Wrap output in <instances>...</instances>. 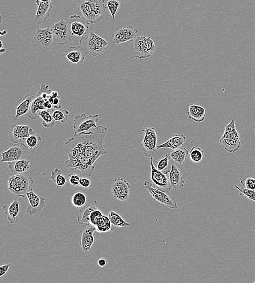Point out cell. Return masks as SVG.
<instances>
[{
	"label": "cell",
	"instance_id": "cell-6",
	"mask_svg": "<svg viewBox=\"0 0 255 283\" xmlns=\"http://www.w3.org/2000/svg\"><path fill=\"white\" fill-rule=\"evenodd\" d=\"M220 143L226 151L230 153L237 151L241 145L240 138L236 128L235 121L232 119L226 126Z\"/></svg>",
	"mask_w": 255,
	"mask_h": 283
},
{
	"label": "cell",
	"instance_id": "cell-50",
	"mask_svg": "<svg viewBox=\"0 0 255 283\" xmlns=\"http://www.w3.org/2000/svg\"><path fill=\"white\" fill-rule=\"evenodd\" d=\"M6 49H1V50H0V53H1V54H3L4 53H5L6 52Z\"/></svg>",
	"mask_w": 255,
	"mask_h": 283
},
{
	"label": "cell",
	"instance_id": "cell-39",
	"mask_svg": "<svg viewBox=\"0 0 255 283\" xmlns=\"http://www.w3.org/2000/svg\"><path fill=\"white\" fill-rule=\"evenodd\" d=\"M41 140V137L39 134L33 132L31 135L26 139L25 142L29 149L32 150L37 146L38 142Z\"/></svg>",
	"mask_w": 255,
	"mask_h": 283
},
{
	"label": "cell",
	"instance_id": "cell-20",
	"mask_svg": "<svg viewBox=\"0 0 255 283\" xmlns=\"http://www.w3.org/2000/svg\"><path fill=\"white\" fill-rule=\"evenodd\" d=\"M33 132V129L29 126L14 125L11 128L9 136L12 143L17 144L20 140L27 139Z\"/></svg>",
	"mask_w": 255,
	"mask_h": 283
},
{
	"label": "cell",
	"instance_id": "cell-14",
	"mask_svg": "<svg viewBox=\"0 0 255 283\" xmlns=\"http://www.w3.org/2000/svg\"><path fill=\"white\" fill-rule=\"evenodd\" d=\"M30 150L24 143L12 147L2 152V163H11L25 159L30 153Z\"/></svg>",
	"mask_w": 255,
	"mask_h": 283
},
{
	"label": "cell",
	"instance_id": "cell-16",
	"mask_svg": "<svg viewBox=\"0 0 255 283\" xmlns=\"http://www.w3.org/2000/svg\"><path fill=\"white\" fill-rule=\"evenodd\" d=\"M68 22L72 36L82 37L88 33L91 23L84 17L74 14L70 17Z\"/></svg>",
	"mask_w": 255,
	"mask_h": 283
},
{
	"label": "cell",
	"instance_id": "cell-7",
	"mask_svg": "<svg viewBox=\"0 0 255 283\" xmlns=\"http://www.w3.org/2000/svg\"><path fill=\"white\" fill-rule=\"evenodd\" d=\"M34 183L32 178L16 174L9 178L8 188L11 193L24 198L26 193L32 189Z\"/></svg>",
	"mask_w": 255,
	"mask_h": 283
},
{
	"label": "cell",
	"instance_id": "cell-48",
	"mask_svg": "<svg viewBox=\"0 0 255 283\" xmlns=\"http://www.w3.org/2000/svg\"><path fill=\"white\" fill-rule=\"evenodd\" d=\"M60 101V99L59 98V97L55 98L53 101V105L54 106V105H57L59 104Z\"/></svg>",
	"mask_w": 255,
	"mask_h": 283
},
{
	"label": "cell",
	"instance_id": "cell-12",
	"mask_svg": "<svg viewBox=\"0 0 255 283\" xmlns=\"http://www.w3.org/2000/svg\"><path fill=\"white\" fill-rule=\"evenodd\" d=\"M51 29L56 45L64 46L70 42L72 35L68 21L62 19L51 26Z\"/></svg>",
	"mask_w": 255,
	"mask_h": 283
},
{
	"label": "cell",
	"instance_id": "cell-18",
	"mask_svg": "<svg viewBox=\"0 0 255 283\" xmlns=\"http://www.w3.org/2000/svg\"><path fill=\"white\" fill-rule=\"evenodd\" d=\"M138 30H135L133 25L118 28L112 34L114 45H120L128 42L134 41L137 37Z\"/></svg>",
	"mask_w": 255,
	"mask_h": 283
},
{
	"label": "cell",
	"instance_id": "cell-41",
	"mask_svg": "<svg viewBox=\"0 0 255 283\" xmlns=\"http://www.w3.org/2000/svg\"><path fill=\"white\" fill-rule=\"evenodd\" d=\"M235 187L240 192V195H244L245 197L250 200L255 201V191L246 189L244 187H240L236 185Z\"/></svg>",
	"mask_w": 255,
	"mask_h": 283
},
{
	"label": "cell",
	"instance_id": "cell-22",
	"mask_svg": "<svg viewBox=\"0 0 255 283\" xmlns=\"http://www.w3.org/2000/svg\"><path fill=\"white\" fill-rule=\"evenodd\" d=\"M99 209L98 203L96 200H93L86 203V205L80 210L77 217V221L79 224H91L90 217L94 210Z\"/></svg>",
	"mask_w": 255,
	"mask_h": 283
},
{
	"label": "cell",
	"instance_id": "cell-45",
	"mask_svg": "<svg viewBox=\"0 0 255 283\" xmlns=\"http://www.w3.org/2000/svg\"><path fill=\"white\" fill-rule=\"evenodd\" d=\"M92 184V181L87 178H81L79 180V185L84 188H89Z\"/></svg>",
	"mask_w": 255,
	"mask_h": 283
},
{
	"label": "cell",
	"instance_id": "cell-35",
	"mask_svg": "<svg viewBox=\"0 0 255 283\" xmlns=\"http://www.w3.org/2000/svg\"><path fill=\"white\" fill-rule=\"evenodd\" d=\"M121 0H103V2L109 12L113 20H115L116 14L117 13L120 6Z\"/></svg>",
	"mask_w": 255,
	"mask_h": 283
},
{
	"label": "cell",
	"instance_id": "cell-38",
	"mask_svg": "<svg viewBox=\"0 0 255 283\" xmlns=\"http://www.w3.org/2000/svg\"><path fill=\"white\" fill-rule=\"evenodd\" d=\"M204 151L200 147H193L189 152V158L194 163H199L203 159Z\"/></svg>",
	"mask_w": 255,
	"mask_h": 283
},
{
	"label": "cell",
	"instance_id": "cell-29",
	"mask_svg": "<svg viewBox=\"0 0 255 283\" xmlns=\"http://www.w3.org/2000/svg\"><path fill=\"white\" fill-rule=\"evenodd\" d=\"M8 168L10 171L14 174L26 173L32 169L30 161L25 159L20 160L8 163Z\"/></svg>",
	"mask_w": 255,
	"mask_h": 283
},
{
	"label": "cell",
	"instance_id": "cell-53",
	"mask_svg": "<svg viewBox=\"0 0 255 283\" xmlns=\"http://www.w3.org/2000/svg\"><path fill=\"white\" fill-rule=\"evenodd\" d=\"M253 282L255 283V281H254Z\"/></svg>",
	"mask_w": 255,
	"mask_h": 283
},
{
	"label": "cell",
	"instance_id": "cell-11",
	"mask_svg": "<svg viewBox=\"0 0 255 283\" xmlns=\"http://www.w3.org/2000/svg\"><path fill=\"white\" fill-rule=\"evenodd\" d=\"M99 120L98 114L87 116L85 113H82L76 115L73 125V128L75 129V134H79L89 132L92 128L98 129L99 126H97V123Z\"/></svg>",
	"mask_w": 255,
	"mask_h": 283
},
{
	"label": "cell",
	"instance_id": "cell-23",
	"mask_svg": "<svg viewBox=\"0 0 255 283\" xmlns=\"http://www.w3.org/2000/svg\"><path fill=\"white\" fill-rule=\"evenodd\" d=\"M85 55L81 47H71L65 50L63 56L72 63L82 64L85 60Z\"/></svg>",
	"mask_w": 255,
	"mask_h": 283
},
{
	"label": "cell",
	"instance_id": "cell-43",
	"mask_svg": "<svg viewBox=\"0 0 255 283\" xmlns=\"http://www.w3.org/2000/svg\"><path fill=\"white\" fill-rule=\"evenodd\" d=\"M103 215V213L100 211L99 209L94 210V211L92 213L90 217L91 224L95 226V225H96L98 220Z\"/></svg>",
	"mask_w": 255,
	"mask_h": 283
},
{
	"label": "cell",
	"instance_id": "cell-30",
	"mask_svg": "<svg viewBox=\"0 0 255 283\" xmlns=\"http://www.w3.org/2000/svg\"><path fill=\"white\" fill-rule=\"evenodd\" d=\"M49 111L52 113L56 122L65 123L68 120L69 112L67 109L63 108L62 106L60 105H54Z\"/></svg>",
	"mask_w": 255,
	"mask_h": 283
},
{
	"label": "cell",
	"instance_id": "cell-5",
	"mask_svg": "<svg viewBox=\"0 0 255 283\" xmlns=\"http://www.w3.org/2000/svg\"><path fill=\"white\" fill-rule=\"evenodd\" d=\"M31 43L37 52L46 53L53 48L56 45L51 26L44 29L37 28L32 35Z\"/></svg>",
	"mask_w": 255,
	"mask_h": 283
},
{
	"label": "cell",
	"instance_id": "cell-40",
	"mask_svg": "<svg viewBox=\"0 0 255 283\" xmlns=\"http://www.w3.org/2000/svg\"><path fill=\"white\" fill-rule=\"evenodd\" d=\"M243 187L253 191H255V179L249 175L246 176L243 179L240 180Z\"/></svg>",
	"mask_w": 255,
	"mask_h": 283
},
{
	"label": "cell",
	"instance_id": "cell-24",
	"mask_svg": "<svg viewBox=\"0 0 255 283\" xmlns=\"http://www.w3.org/2000/svg\"><path fill=\"white\" fill-rule=\"evenodd\" d=\"M169 177L172 188L174 190H179L185 186V181L182 177L181 171L177 165H172Z\"/></svg>",
	"mask_w": 255,
	"mask_h": 283
},
{
	"label": "cell",
	"instance_id": "cell-19",
	"mask_svg": "<svg viewBox=\"0 0 255 283\" xmlns=\"http://www.w3.org/2000/svg\"><path fill=\"white\" fill-rule=\"evenodd\" d=\"M131 185L123 178H116L112 185V192L114 198L120 201H126L129 198Z\"/></svg>",
	"mask_w": 255,
	"mask_h": 283
},
{
	"label": "cell",
	"instance_id": "cell-28",
	"mask_svg": "<svg viewBox=\"0 0 255 283\" xmlns=\"http://www.w3.org/2000/svg\"><path fill=\"white\" fill-rule=\"evenodd\" d=\"M186 141V138L184 135H175L165 142L158 145V149L169 148L173 150L181 148Z\"/></svg>",
	"mask_w": 255,
	"mask_h": 283
},
{
	"label": "cell",
	"instance_id": "cell-27",
	"mask_svg": "<svg viewBox=\"0 0 255 283\" xmlns=\"http://www.w3.org/2000/svg\"><path fill=\"white\" fill-rule=\"evenodd\" d=\"M34 98L35 96L31 95V94H27L23 102L18 106L16 114L14 116L13 121H17L22 116L28 115Z\"/></svg>",
	"mask_w": 255,
	"mask_h": 283
},
{
	"label": "cell",
	"instance_id": "cell-3",
	"mask_svg": "<svg viewBox=\"0 0 255 283\" xmlns=\"http://www.w3.org/2000/svg\"><path fill=\"white\" fill-rule=\"evenodd\" d=\"M81 47L86 55L97 57L104 52L109 43L103 38L93 31L87 33L79 41Z\"/></svg>",
	"mask_w": 255,
	"mask_h": 283
},
{
	"label": "cell",
	"instance_id": "cell-13",
	"mask_svg": "<svg viewBox=\"0 0 255 283\" xmlns=\"http://www.w3.org/2000/svg\"><path fill=\"white\" fill-rule=\"evenodd\" d=\"M78 229L81 234L80 246L82 251L87 253L92 251L95 241L94 233L97 231L96 228L92 224H79Z\"/></svg>",
	"mask_w": 255,
	"mask_h": 283
},
{
	"label": "cell",
	"instance_id": "cell-51",
	"mask_svg": "<svg viewBox=\"0 0 255 283\" xmlns=\"http://www.w3.org/2000/svg\"><path fill=\"white\" fill-rule=\"evenodd\" d=\"M0 43H1V49H2V48H3V42H2V41H0Z\"/></svg>",
	"mask_w": 255,
	"mask_h": 283
},
{
	"label": "cell",
	"instance_id": "cell-21",
	"mask_svg": "<svg viewBox=\"0 0 255 283\" xmlns=\"http://www.w3.org/2000/svg\"><path fill=\"white\" fill-rule=\"evenodd\" d=\"M35 3L38 6V9L36 12L34 20L39 25L45 24L50 18V12L53 8L52 2L44 3L39 0H36Z\"/></svg>",
	"mask_w": 255,
	"mask_h": 283
},
{
	"label": "cell",
	"instance_id": "cell-25",
	"mask_svg": "<svg viewBox=\"0 0 255 283\" xmlns=\"http://www.w3.org/2000/svg\"><path fill=\"white\" fill-rule=\"evenodd\" d=\"M3 210L11 223L17 224L19 222L20 209V203L18 199H14L9 206H3Z\"/></svg>",
	"mask_w": 255,
	"mask_h": 283
},
{
	"label": "cell",
	"instance_id": "cell-34",
	"mask_svg": "<svg viewBox=\"0 0 255 283\" xmlns=\"http://www.w3.org/2000/svg\"><path fill=\"white\" fill-rule=\"evenodd\" d=\"M188 154V151L185 148H180L174 150L170 153L171 159L181 165L184 164Z\"/></svg>",
	"mask_w": 255,
	"mask_h": 283
},
{
	"label": "cell",
	"instance_id": "cell-36",
	"mask_svg": "<svg viewBox=\"0 0 255 283\" xmlns=\"http://www.w3.org/2000/svg\"><path fill=\"white\" fill-rule=\"evenodd\" d=\"M62 173L61 170L57 168L52 172V175H51V179L56 184L58 188L63 187L67 184V179L62 175Z\"/></svg>",
	"mask_w": 255,
	"mask_h": 283
},
{
	"label": "cell",
	"instance_id": "cell-9",
	"mask_svg": "<svg viewBox=\"0 0 255 283\" xmlns=\"http://www.w3.org/2000/svg\"><path fill=\"white\" fill-rule=\"evenodd\" d=\"M144 136L141 145L143 154L151 158L155 157L158 153L157 141L158 137L154 128L149 127L142 130Z\"/></svg>",
	"mask_w": 255,
	"mask_h": 283
},
{
	"label": "cell",
	"instance_id": "cell-32",
	"mask_svg": "<svg viewBox=\"0 0 255 283\" xmlns=\"http://www.w3.org/2000/svg\"><path fill=\"white\" fill-rule=\"evenodd\" d=\"M97 231L100 233H107L112 230V224L107 215H103L98 220L96 225Z\"/></svg>",
	"mask_w": 255,
	"mask_h": 283
},
{
	"label": "cell",
	"instance_id": "cell-15",
	"mask_svg": "<svg viewBox=\"0 0 255 283\" xmlns=\"http://www.w3.org/2000/svg\"><path fill=\"white\" fill-rule=\"evenodd\" d=\"M144 185L146 189L151 195V197L162 204L172 209L179 208L177 203L173 197L167 195L165 192L156 189L153 187L152 184L148 181H145Z\"/></svg>",
	"mask_w": 255,
	"mask_h": 283
},
{
	"label": "cell",
	"instance_id": "cell-8",
	"mask_svg": "<svg viewBox=\"0 0 255 283\" xmlns=\"http://www.w3.org/2000/svg\"><path fill=\"white\" fill-rule=\"evenodd\" d=\"M53 91L49 89V86L41 84L39 90L36 93L35 98L32 101L30 112L28 114L29 118L35 120L38 118V112L40 110H46L45 105L49 100L50 94Z\"/></svg>",
	"mask_w": 255,
	"mask_h": 283
},
{
	"label": "cell",
	"instance_id": "cell-47",
	"mask_svg": "<svg viewBox=\"0 0 255 283\" xmlns=\"http://www.w3.org/2000/svg\"><path fill=\"white\" fill-rule=\"evenodd\" d=\"M107 263H108L107 260L104 258H100V259H99L98 261V264L99 266L101 267H105L107 265Z\"/></svg>",
	"mask_w": 255,
	"mask_h": 283
},
{
	"label": "cell",
	"instance_id": "cell-44",
	"mask_svg": "<svg viewBox=\"0 0 255 283\" xmlns=\"http://www.w3.org/2000/svg\"><path fill=\"white\" fill-rule=\"evenodd\" d=\"M70 184L74 186L79 185V180L81 179L79 176L76 174L69 173L68 175Z\"/></svg>",
	"mask_w": 255,
	"mask_h": 283
},
{
	"label": "cell",
	"instance_id": "cell-2",
	"mask_svg": "<svg viewBox=\"0 0 255 283\" xmlns=\"http://www.w3.org/2000/svg\"><path fill=\"white\" fill-rule=\"evenodd\" d=\"M106 9L103 0H78V10L92 24L100 23Z\"/></svg>",
	"mask_w": 255,
	"mask_h": 283
},
{
	"label": "cell",
	"instance_id": "cell-42",
	"mask_svg": "<svg viewBox=\"0 0 255 283\" xmlns=\"http://www.w3.org/2000/svg\"><path fill=\"white\" fill-rule=\"evenodd\" d=\"M171 159L170 154H166L164 158L160 159V160L158 161L157 169L160 171L164 172L167 167H168Z\"/></svg>",
	"mask_w": 255,
	"mask_h": 283
},
{
	"label": "cell",
	"instance_id": "cell-52",
	"mask_svg": "<svg viewBox=\"0 0 255 283\" xmlns=\"http://www.w3.org/2000/svg\"><path fill=\"white\" fill-rule=\"evenodd\" d=\"M253 231H254V233H255V227H253Z\"/></svg>",
	"mask_w": 255,
	"mask_h": 283
},
{
	"label": "cell",
	"instance_id": "cell-1",
	"mask_svg": "<svg viewBox=\"0 0 255 283\" xmlns=\"http://www.w3.org/2000/svg\"><path fill=\"white\" fill-rule=\"evenodd\" d=\"M97 130L95 133L74 134L65 143V150L69 157L65 162L66 168L81 171L86 176H92L96 169L94 164L100 156L107 154L103 143L108 129L101 126Z\"/></svg>",
	"mask_w": 255,
	"mask_h": 283
},
{
	"label": "cell",
	"instance_id": "cell-33",
	"mask_svg": "<svg viewBox=\"0 0 255 283\" xmlns=\"http://www.w3.org/2000/svg\"><path fill=\"white\" fill-rule=\"evenodd\" d=\"M38 117L41 118L44 127L47 129L53 128L55 126L56 121L54 119L52 113L48 110H42L38 112Z\"/></svg>",
	"mask_w": 255,
	"mask_h": 283
},
{
	"label": "cell",
	"instance_id": "cell-26",
	"mask_svg": "<svg viewBox=\"0 0 255 283\" xmlns=\"http://www.w3.org/2000/svg\"><path fill=\"white\" fill-rule=\"evenodd\" d=\"M187 114L189 119L197 123L203 122L206 117L205 108L193 103L189 104Z\"/></svg>",
	"mask_w": 255,
	"mask_h": 283
},
{
	"label": "cell",
	"instance_id": "cell-17",
	"mask_svg": "<svg viewBox=\"0 0 255 283\" xmlns=\"http://www.w3.org/2000/svg\"><path fill=\"white\" fill-rule=\"evenodd\" d=\"M26 197L29 205L26 212L31 216L40 213L44 208L46 207V198L36 194L32 188L30 191L26 193Z\"/></svg>",
	"mask_w": 255,
	"mask_h": 283
},
{
	"label": "cell",
	"instance_id": "cell-4",
	"mask_svg": "<svg viewBox=\"0 0 255 283\" xmlns=\"http://www.w3.org/2000/svg\"><path fill=\"white\" fill-rule=\"evenodd\" d=\"M156 47L150 37L138 36L130 48V59H145L150 57L155 52Z\"/></svg>",
	"mask_w": 255,
	"mask_h": 283
},
{
	"label": "cell",
	"instance_id": "cell-37",
	"mask_svg": "<svg viewBox=\"0 0 255 283\" xmlns=\"http://www.w3.org/2000/svg\"><path fill=\"white\" fill-rule=\"evenodd\" d=\"M71 203L73 206L77 209H81L86 205V195L82 192H77L72 195Z\"/></svg>",
	"mask_w": 255,
	"mask_h": 283
},
{
	"label": "cell",
	"instance_id": "cell-31",
	"mask_svg": "<svg viewBox=\"0 0 255 283\" xmlns=\"http://www.w3.org/2000/svg\"><path fill=\"white\" fill-rule=\"evenodd\" d=\"M107 215L110 220L112 226L121 228L130 227L131 224L128 223L123 218L117 213L113 211V210H109L107 213Z\"/></svg>",
	"mask_w": 255,
	"mask_h": 283
},
{
	"label": "cell",
	"instance_id": "cell-10",
	"mask_svg": "<svg viewBox=\"0 0 255 283\" xmlns=\"http://www.w3.org/2000/svg\"><path fill=\"white\" fill-rule=\"evenodd\" d=\"M151 166L150 179L153 187L164 192H169L172 189L169 177V172L158 170L153 163L152 158L150 163Z\"/></svg>",
	"mask_w": 255,
	"mask_h": 283
},
{
	"label": "cell",
	"instance_id": "cell-49",
	"mask_svg": "<svg viewBox=\"0 0 255 283\" xmlns=\"http://www.w3.org/2000/svg\"><path fill=\"white\" fill-rule=\"evenodd\" d=\"M39 1L44 3H48L52 2V0H39Z\"/></svg>",
	"mask_w": 255,
	"mask_h": 283
},
{
	"label": "cell",
	"instance_id": "cell-46",
	"mask_svg": "<svg viewBox=\"0 0 255 283\" xmlns=\"http://www.w3.org/2000/svg\"><path fill=\"white\" fill-rule=\"evenodd\" d=\"M12 264H9L1 266L0 267V278H2L9 271Z\"/></svg>",
	"mask_w": 255,
	"mask_h": 283
}]
</instances>
